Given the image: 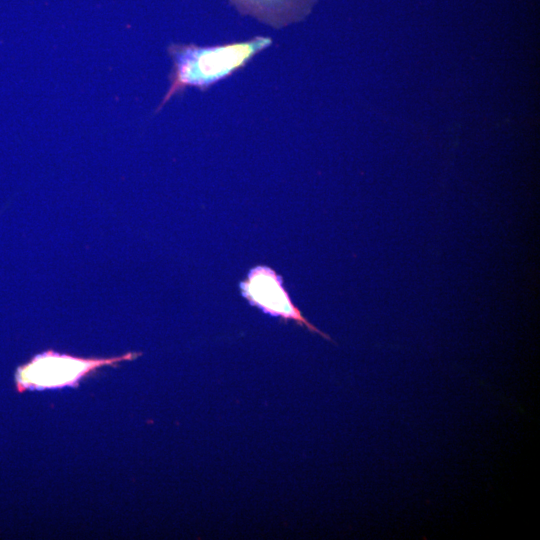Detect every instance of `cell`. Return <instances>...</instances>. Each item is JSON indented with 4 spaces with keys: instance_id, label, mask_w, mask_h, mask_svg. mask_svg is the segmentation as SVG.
Wrapping results in <instances>:
<instances>
[{
    "instance_id": "6da1fadb",
    "label": "cell",
    "mask_w": 540,
    "mask_h": 540,
    "mask_svg": "<svg viewBox=\"0 0 540 540\" xmlns=\"http://www.w3.org/2000/svg\"><path fill=\"white\" fill-rule=\"evenodd\" d=\"M139 355L140 353L130 352L110 359H83L50 350L36 355L20 367L16 373V381L21 390L70 385L99 366L131 360Z\"/></svg>"
},
{
    "instance_id": "7a4b0ae2",
    "label": "cell",
    "mask_w": 540,
    "mask_h": 540,
    "mask_svg": "<svg viewBox=\"0 0 540 540\" xmlns=\"http://www.w3.org/2000/svg\"><path fill=\"white\" fill-rule=\"evenodd\" d=\"M239 287L242 296L262 312L285 322L294 321L299 326L332 341L329 335L304 317L286 291L282 277L271 267L258 265L251 268L246 279L239 283Z\"/></svg>"
}]
</instances>
